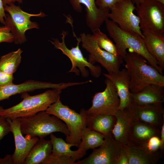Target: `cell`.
I'll return each mask as SVG.
<instances>
[{
  "mask_svg": "<svg viewBox=\"0 0 164 164\" xmlns=\"http://www.w3.org/2000/svg\"><path fill=\"white\" fill-rule=\"evenodd\" d=\"M76 161L70 157L65 155L57 156L51 153L41 164H75Z\"/></svg>",
  "mask_w": 164,
  "mask_h": 164,
  "instance_id": "f1b7e54d",
  "label": "cell"
},
{
  "mask_svg": "<svg viewBox=\"0 0 164 164\" xmlns=\"http://www.w3.org/2000/svg\"><path fill=\"white\" fill-rule=\"evenodd\" d=\"M74 85L73 82L54 83L34 80H28L18 84L12 83L0 88V101L8 99L12 95L36 90L51 88L62 90Z\"/></svg>",
  "mask_w": 164,
  "mask_h": 164,
  "instance_id": "9a60e30c",
  "label": "cell"
},
{
  "mask_svg": "<svg viewBox=\"0 0 164 164\" xmlns=\"http://www.w3.org/2000/svg\"><path fill=\"white\" fill-rule=\"evenodd\" d=\"M52 145L51 153L57 156L65 155L79 160L86 154L87 151L82 146L69 143L62 138L57 137L53 133L50 135Z\"/></svg>",
  "mask_w": 164,
  "mask_h": 164,
  "instance_id": "44dd1931",
  "label": "cell"
},
{
  "mask_svg": "<svg viewBox=\"0 0 164 164\" xmlns=\"http://www.w3.org/2000/svg\"><path fill=\"white\" fill-rule=\"evenodd\" d=\"M14 42V36L10 28L7 26L0 27V43L2 42L12 43Z\"/></svg>",
  "mask_w": 164,
  "mask_h": 164,
  "instance_id": "4dcf8cb0",
  "label": "cell"
},
{
  "mask_svg": "<svg viewBox=\"0 0 164 164\" xmlns=\"http://www.w3.org/2000/svg\"><path fill=\"white\" fill-rule=\"evenodd\" d=\"M52 145L50 140L39 138L31 149L24 164H41L51 153Z\"/></svg>",
  "mask_w": 164,
  "mask_h": 164,
  "instance_id": "d4e9b609",
  "label": "cell"
},
{
  "mask_svg": "<svg viewBox=\"0 0 164 164\" xmlns=\"http://www.w3.org/2000/svg\"><path fill=\"white\" fill-rule=\"evenodd\" d=\"M61 92L60 89H52L33 96L24 94L22 100L15 105L7 108L0 106V116L12 119L31 116L45 111L60 97Z\"/></svg>",
  "mask_w": 164,
  "mask_h": 164,
  "instance_id": "3957f363",
  "label": "cell"
},
{
  "mask_svg": "<svg viewBox=\"0 0 164 164\" xmlns=\"http://www.w3.org/2000/svg\"><path fill=\"white\" fill-rule=\"evenodd\" d=\"M161 145L160 136L155 135L152 137L140 147L144 149L149 152H155L161 151Z\"/></svg>",
  "mask_w": 164,
  "mask_h": 164,
  "instance_id": "f546056e",
  "label": "cell"
},
{
  "mask_svg": "<svg viewBox=\"0 0 164 164\" xmlns=\"http://www.w3.org/2000/svg\"><path fill=\"white\" fill-rule=\"evenodd\" d=\"M68 34L67 31H62L61 34L62 41L61 42L57 38H52L53 41H49L55 48L60 50L70 60L72 67L68 72L74 73L77 76L79 75L80 73L83 77L86 78L89 75V72L86 68L88 67L93 77L96 78L99 77L101 74V69L99 66H95L90 63L84 56L79 47L81 42L80 37L77 38V42L75 47L70 49L67 47L65 43V38Z\"/></svg>",
  "mask_w": 164,
  "mask_h": 164,
  "instance_id": "52a82bcc",
  "label": "cell"
},
{
  "mask_svg": "<svg viewBox=\"0 0 164 164\" xmlns=\"http://www.w3.org/2000/svg\"><path fill=\"white\" fill-rule=\"evenodd\" d=\"M14 164L12 155L7 154L3 158H0V164Z\"/></svg>",
  "mask_w": 164,
  "mask_h": 164,
  "instance_id": "d590c367",
  "label": "cell"
},
{
  "mask_svg": "<svg viewBox=\"0 0 164 164\" xmlns=\"http://www.w3.org/2000/svg\"><path fill=\"white\" fill-rule=\"evenodd\" d=\"M116 121V117L114 115L86 114V126L104 135L112 134Z\"/></svg>",
  "mask_w": 164,
  "mask_h": 164,
  "instance_id": "603a6c76",
  "label": "cell"
},
{
  "mask_svg": "<svg viewBox=\"0 0 164 164\" xmlns=\"http://www.w3.org/2000/svg\"><path fill=\"white\" fill-rule=\"evenodd\" d=\"M121 145L112 134L105 135L104 142L98 148L93 149L88 157L75 164H117Z\"/></svg>",
  "mask_w": 164,
  "mask_h": 164,
  "instance_id": "7c38bea8",
  "label": "cell"
},
{
  "mask_svg": "<svg viewBox=\"0 0 164 164\" xmlns=\"http://www.w3.org/2000/svg\"><path fill=\"white\" fill-rule=\"evenodd\" d=\"M13 75L8 74L0 70V88L13 83Z\"/></svg>",
  "mask_w": 164,
  "mask_h": 164,
  "instance_id": "836d02e7",
  "label": "cell"
},
{
  "mask_svg": "<svg viewBox=\"0 0 164 164\" xmlns=\"http://www.w3.org/2000/svg\"><path fill=\"white\" fill-rule=\"evenodd\" d=\"M141 0H131L132 2L135 4L136 7L139 4V2Z\"/></svg>",
  "mask_w": 164,
  "mask_h": 164,
  "instance_id": "ab89813d",
  "label": "cell"
},
{
  "mask_svg": "<svg viewBox=\"0 0 164 164\" xmlns=\"http://www.w3.org/2000/svg\"><path fill=\"white\" fill-rule=\"evenodd\" d=\"M103 75L115 86L120 100L118 109L123 111L131 102L129 88L130 77L128 71L123 69L117 72L104 73Z\"/></svg>",
  "mask_w": 164,
  "mask_h": 164,
  "instance_id": "ac0fdd59",
  "label": "cell"
},
{
  "mask_svg": "<svg viewBox=\"0 0 164 164\" xmlns=\"http://www.w3.org/2000/svg\"><path fill=\"white\" fill-rule=\"evenodd\" d=\"M160 138L161 142L160 150L164 152V123L162 124L161 129Z\"/></svg>",
  "mask_w": 164,
  "mask_h": 164,
  "instance_id": "74e56055",
  "label": "cell"
},
{
  "mask_svg": "<svg viewBox=\"0 0 164 164\" xmlns=\"http://www.w3.org/2000/svg\"><path fill=\"white\" fill-rule=\"evenodd\" d=\"M6 14L5 12L4 6L2 0H0V22L2 24L5 25V19Z\"/></svg>",
  "mask_w": 164,
  "mask_h": 164,
  "instance_id": "8d00e7d4",
  "label": "cell"
},
{
  "mask_svg": "<svg viewBox=\"0 0 164 164\" xmlns=\"http://www.w3.org/2000/svg\"><path fill=\"white\" fill-rule=\"evenodd\" d=\"M85 110L82 108L79 114L62 104L60 97L51 104L45 111L58 118L66 125L70 134L66 138V142L79 145L81 141V132L82 128L86 126Z\"/></svg>",
  "mask_w": 164,
  "mask_h": 164,
  "instance_id": "5b68a950",
  "label": "cell"
},
{
  "mask_svg": "<svg viewBox=\"0 0 164 164\" xmlns=\"http://www.w3.org/2000/svg\"><path fill=\"white\" fill-rule=\"evenodd\" d=\"M164 4V0H152Z\"/></svg>",
  "mask_w": 164,
  "mask_h": 164,
  "instance_id": "60d3db41",
  "label": "cell"
},
{
  "mask_svg": "<svg viewBox=\"0 0 164 164\" xmlns=\"http://www.w3.org/2000/svg\"><path fill=\"white\" fill-rule=\"evenodd\" d=\"M136 8L142 31L149 30L164 34V4L152 0H141Z\"/></svg>",
  "mask_w": 164,
  "mask_h": 164,
  "instance_id": "9c48e42d",
  "label": "cell"
},
{
  "mask_svg": "<svg viewBox=\"0 0 164 164\" xmlns=\"http://www.w3.org/2000/svg\"><path fill=\"white\" fill-rule=\"evenodd\" d=\"M117 164H129L128 155L125 144H122Z\"/></svg>",
  "mask_w": 164,
  "mask_h": 164,
  "instance_id": "e575fe53",
  "label": "cell"
},
{
  "mask_svg": "<svg viewBox=\"0 0 164 164\" xmlns=\"http://www.w3.org/2000/svg\"><path fill=\"white\" fill-rule=\"evenodd\" d=\"M4 6L10 3H14L15 2H18L19 4H22L23 0H2Z\"/></svg>",
  "mask_w": 164,
  "mask_h": 164,
  "instance_id": "f35d334b",
  "label": "cell"
},
{
  "mask_svg": "<svg viewBox=\"0 0 164 164\" xmlns=\"http://www.w3.org/2000/svg\"><path fill=\"white\" fill-rule=\"evenodd\" d=\"M129 164H156L161 159L164 152H151L140 147L126 145Z\"/></svg>",
  "mask_w": 164,
  "mask_h": 164,
  "instance_id": "7402d4cb",
  "label": "cell"
},
{
  "mask_svg": "<svg viewBox=\"0 0 164 164\" xmlns=\"http://www.w3.org/2000/svg\"><path fill=\"white\" fill-rule=\"evenodd\" d=\"M81 141L80 144L87 151L100 146L103 142L104 135L84 126L81 132Z\"/></svg>",
  "mask_w": 164,
  "mask_h": 164,
  "instance_id": "4316f807",
  "label": "cell"
},
{
  "mask_svg": "<svg viewBox=\"0 0 164 164\" xmlns=\"http://www.w3.org/2000/svg\"></svg>",
  "mask_w": 164,
  "mask_h": 164,
  "instance_id": "b9f144b4",
  "label": "cell"
},
{
  "mask_svg": "<svg viewBox=\"0 0 164 164\" xmlns=\"http://www.w3.org/2000/svg\"><path fill=\"white\" fill-rule=\"evenodd\" d=\"M146 48L149 53L157 60L159 67L164 69V34L146 30L142 31Z\"/></svg>",
  "mask_w": 164,
  "mask_h": 164,
  "instance_id": "d6986e66",
  "label": "cell"
},
{
  "mask_svg": "<svg viewBox=\"0 0 164 164\" xmlns=\"http://www.w3.org/2000/svg\"><path fill=\"white\" fill-rule=\"evenodd\" d=\"M9 123L14 138L15 149L12 155L14 164H24L25 159L31 148L38 141V137L29 135L23 136L20 125L17 118H6Z\"/></svg>",
  "mask_w": 164,
  "mask_h": 164,
  "instance_id": "5bb4252c",
  "label": "cell"
},
{
  "mask_svg": "<svg viewBox=\"0 0 164 164\" xmlns=\"http://www.w3.org/2000/svg\"><path fill=\"white\" fill-rule=\"evenodd\" d=\"M130 77L129 88L132 93H138L152 84L164 86V76L156 68L147 64L141 55L132 51L127 53L124 59Z\"/></svg>",
  "mask_w": 164,
  "mask_h": 164,
  "instance_id": "6da1fadb",
  "label": "cell"
},
{
  "mask_svg": "<svg viewBox=\"0 0 164 164\" xmlns=\"http://www.w3.org/2000/svg\"><path fill=\"white\" fill-rule=\"evenodd\" d=\"M161 129L131 118L127 145L140 147L152 137L160 136Z\"/></svg>",
  "mask_w": 164,
  "mask_h": 164,
  "instance_id": "e0dca14e",
  "label": "cell"
},
{
  "mask_svg": "<svg viewBox=\"0 0 164 164\" xmlns=\"http://www.w3.org/2000/svg\"><path fill=\"white\" fill-rule=\"evenodd\" d=\"M136 9L131 0L119 2L110 8L108 18L122 29L137 33L143 38L140 27L139 18L134 12Z\"/></svg>",
  "mask_w": 164,
  "mask_h": 164,
  "instance_id": "30bf717a",
  "label": "cell"
},
{
  "mask_svg": "<svg viewBox=\"0 0 164 164\" xmlns=\"http://www.w3.org/2000/svg\"><path fill=\"white\" fill-rule=\"evenodd\" d=\"M124 110L134 120L160 128L164 123L162 104L141 105L131 102Z\"/></svg>",
  "mask_w": 164,
  "mask_h": 164,
  "instance_id": "4fadbf2b",
  "label": "cell"
},
{
  "mask_svg": "<svg viewBox=\"0 0 164 164\" xmlns=\"http://www.w3.org/2000/svg\"><path fill=\"white\" fill-rule=\"evenodd\" d=\"M164 86L150 84L140 92L131 93V102L141 105L162 104L164 102Z\"/></svg>",
  "mask_w": 164,
  "mask_h": 164,
  "instance_id": "ffe728a7",
  "label": "cell"
},
{
  "mask_svg": "<svg viewBox=\"0 0 164 164\" xmlns=\"http://www.w3.org/2000/svg\"><path fill=\"white\" fill-rule=\"evenodd\" d=\"M81 46L89 54L88 61L93 64L100 63L108 73H116L120 70L123 60L120 56H116L100 48L94 35L81 33L80 35Z\"/></svg>",
  "mask_w": 164,
  "mask_h": 164,
  "instance_id": "ba28073f",
  "label": "cell"
},
{
  "mask_svg": "<svg viewBox=\"0 0 164 164\" xmlns=\"http://www.w3.org/2000/svg\"><path fill=\"white\" fill-rule=\"evenodd\" d=\"M116 121L112 131L114 138L121 144H128L131 118L126 111L118 110L115 114Z\"/></svg>",
  "mask_w": 164,
  "mask_h": 164,
  "instance_id": "cb8c5ba5",
  "label": "cell"
},
{
  "mask_svg": "<svg viewBox=\"0 0 164 164\" xmlns=\"http://www.w3.org/2000/svg\"><path fill=\"white\" fill-rule=\"evenodd\" d=\"M104 22L109 36L115 43L119 55L123 60L127 53L126 50L131 49V51L143 57L150 65L163 74V71L159 67L158 62L148 51L142 36L122 29L108 19Z\"/></svg>",
  "mask_w": 164,
  "mask_h": 164,
  "instance_id": "7a4b0ae2",
  "label": "cell"
},
{
  "mask_svg": "<svg viewBox=\"0 0 164 164\" xmlns=\"http://www.w3.org/2000/svg\"><path fill=\"white\" fill-rule=\"evenodd\" d=\"M6 14L5 25L9 26L14 36V42L16 44H22L26 40L25 35L28 30L33 28L38 29L39 26L36 22H32V16L43 17L46 15L40 12L38 14H30L23 11L19 6L11 3L4 6Z\"/></svg>",
  "mask_w": 164,
  "mask_h": 164,
  "instance_id": "8992f818",
  "label": "cell"
},
{
  "mask_svg": "<svg viewBox=\"0 0 164 164\" xmlns=\"http://www.w3.org/2000/svg\"><path fill=\"white\" fill-rule=\"evenodd\" d=\"M99 46L105 51L116 56H119L115 44L100 29L92 31ZM121 57V56H120Z\"/></svg>",
  "mask_w": 164,
  "mask_h": 164,
  "instance_id": "83f0119b",
  "label": "cell"
},
{
  "mask_svg": "<svg viewBox=\"0 0 164 164\" xmlns=\"http://www.w3.org/2000/svg\"><path fill=\"white\" fill-rule=\"evenodd\" d=\"M125 0H96L97 6L102 9H109L115 4Z\"/></svg>",
  "mask_w": 164,
  "mask_h": 164,
  "instance_id": "d6a6232c",
  "label": "cell"
},
{
  "mask_svg": "<svg viewBox=\"0 0 164 164\" xmlns=\"http://www.w3.org/2000/svg\"><path fill=\"white\" fill-rule=\"evenodd\" d=\"M23 135H29L39 138H44L55 132H60L67 138L68 128L62 121L45 111H40L29 117L17 118Z\"/></svg>",
  "mask_w": 164,
  "mask_h": 164,
  "instance_id": "277c9868",
  "label": "cell"
},
{
  "mask_svg": "<svg viewBox=\"0 0 164 164\" xmlns=\"http://www.w3.org/2000/svg\"><path fill=\"white\" fill-rule=\"evenodd\" d=\"M22 51L20 48L2 56L0 58V70L13 75L21 63Z\"/></svg>",
  "mask_w": 164,
  "mask_h": 164,
  "instance_id": "484cf974",
  "label": "cell"
},
{
  "mask_svg": "<svg viewBox=\"0 0 164 164\" xmlns=\"http://www.w3.org/2000/svg\"><path fill=\"white\" fill-rule=\"evenodd\" d=\"M74 10L78 12H82L81 4L86 7V23L92 31L100 29L105 20L108 19L110 10L102 9L96 5L95 0H69Z\"/></svg>",
  "mask_w": 164,
  "mask_h": 164,
  "instance_id": "2e32d148",
  "label": "cell"
},
{
  "mask_svg": "<svg viewBox=\"0 0 164 164\" xmlns=\"http://www.w3.org/2000/svg\"><path fill=\"white\" fill-rule=\"evenodd\" d=\"M104 82L106 84L104 90L94 94L93 97L92 106L85 110L86 114L114 115L119 110L120 100L115 86L107 78Z\"/></svg>",
  "mask_w": 164,
  "mask_h": 164,
  "instance_id": "8fae6325",
  "label": "cell"
},
{
  "mask_svg": "<svg viewBox=\"0 0 164 164\" xmlns=\"http://www.w3.org/2000/svg\"><path fill=\"white\" fill-rule=\"evenodd\" d=\"M10 132L11 129L9 123L5 118L0 116V141Z\"/></svg>",
  "mask_w": 164,
  "mask_h": 164,
  "instance_id": "1f68e13d",
  "label": "cell"
}]
</instances>
